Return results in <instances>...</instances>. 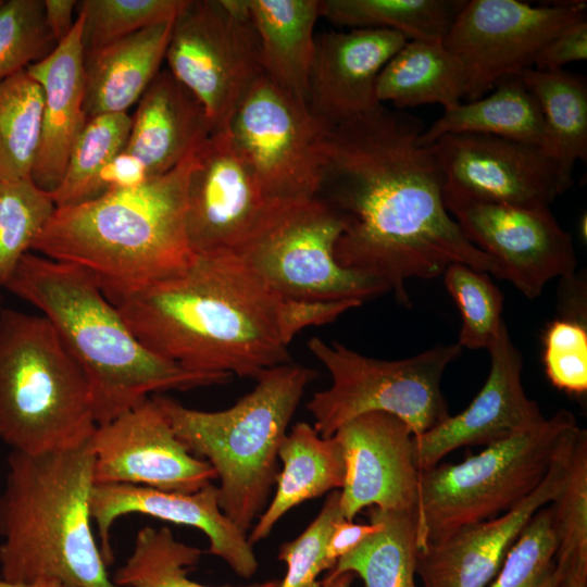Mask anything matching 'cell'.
Wrapping results in <instances>:
<instances>
[{"mask_svg":"<svg viewBox=\"0 0 587 587\" xmlns=\"http://www.w3.org/2000/svg\"><path fill=\"white\" fill-rule=\"evenodd\" d=\"M424 129L416 116L382 103L328 126L315 197L342 221L337 262L379 280L407 307L409 279L436 278L453 263L501 277L447 211L435 147L420 140Z\"/></svg>","mask_w":587,"mask_h":587,"instance_id":"cell-1","label":"cell"},{"mask_svg":"<svg viewBox=\"0 0 587 587\" xmlns=\"http://www.w3.org/2000/svg\"><path fill=\"white\" fill-rule=\"evenodd\" d=\"M280 300L238 254L213 253L113 304L146 348L179 367L255 378L290 362Z\"/></svg>","mask_w":587,"mask_h":587,"instance_id":"cell-2","label":"cell"},{"mask_svg":"<svg viewBox=\"0 0 587 587\" xmlns=\"http://www.w3.org/2000/svg\"><path fill=\"white\" fill-rule=\"evenodd\" d=\"M195 152L159 177L55 208L32 250L86 270L112 303L182 271L195 257L185 228Z\"/></svg>","mask_w":587,"mask_h":587,"instance_id":"cell-3","label":"cell"},{"mask_svg":"<svg viewBox=\"0 0 587 587\" xmlns=\"http://www.w3.org/2000/svg\"><path fill=\"white\" fill-rule=\"evenodd\" d=\"M5 288L41 311L82 366L98 425L155 392L232 379L188 372L150 351L91 274L77 265L28 252Z\"/></svg>","mask_w":587,"mask_h":587,"instance_id":"cell-4","label":"cell"},{"mask_svg":"<svg viewBox=\"0 0 587 587\" xmlns=\"http://www.w3.org/2000/svg\"><path fill=\"white\" fill-rule=\"evenodd\" d=\"M92 466L88 442L41 454L11 450L0 495L2 579L117 587L91 529Z\"/></svg>","mask_w":587,"mask_h":587,"instance_id":"cell-5","label":"cell"},{"mask_svg":"<svg viewBox=\"0 0 587 587\" xmlns=\"http://www.w3.org/2000/svg\"><path fill=\"white\" fill-rule=\"evenodd\" d=\"M316 375L315 370L291 362L270 367L255 377L250 392L214 412L152 396L189 452L214 469L220 507L246 534L266 508L278 473L279 447Z\"/></svg>","mask_w":587,"mask_h":587,"instance_id":"cell-6","label":"cell"},{"mask_svg":"<svg viewBox=\"0 0 587 587\" xmlns=\"http://www.w3.org/2000/svg\"><path fill=\"white\" fill-rule=\"evenodd\" d=\"M97 426L88 379L50 321L0 310V439L26 454L60 452Z\"/></svg>","mask_w":587,"mask_h":587,"instance_id":"cell-7","label":"cell"},{"mask_svg":"<svg viewBox=\"0 0 587 587\" xmlns=\"http://www.w3.org/2000/svg\"><path fill=\"white\" fill-rule=\"evenodd\" d=\"M580 427L564 409L460 463L420 471L415 522L419 547L497 517L526 499Z\"/></svg>","mask_w":587,"mask_h":587,"instance_id":"cell-8","label":"cell"},{"mask_svg":"<svg viewBox=\"0 0 587 587\" xmlns=\"http://www.w3.org/2000/svg\"><path fill=\"white\" fill-rule=\"evenodd\" d=\"M308 348L332 376V385L315 392L307 403L314 428L324 438L369 412L399 417L414 436L450 415L441 379L446 369L462 353L463 348L457 342L434 346L399 360L366 357L319 337L311 338Z\"/></svg>","mask_w":587,"mask_h":587,"instance_id":"cell-9","label":"cell"},{"mask_svg":"<svg viewBox=\"0 0 587 587\" xmlns=\"http://www.w3.org/2000/svg\"><path fill=\"white\" fill-rule=\"evenodd\" d=\"M340 216L317 198L280 202L237 253L279 297L364 302L389 291L379 280L342 267L335 247Z\"/></svg>","mask_w":587,"mask_h":587,"instance_id":"cell-10","label":"cell"},{"mask_svg":"<svg viewBox=\"0 0 587 587\" xmlns=\"http://www.w3.org/2000/svg\"><path fill=\"white\" fill-rule=\"evenodd\" d=\"M168 71L202 104L213 133L226 129L263 75L248 0H187L173 21Z\"/></svg>","mask_w":587,"mask_h":587,"instance_id":"cell-11","label":"cell"},{"mask_svg":"<svg viewBox=\"0 0 587 587\" xmlns=\"http://www.w3.org/2000/svg\"><path fill=\"white\" fill-rule=\"evenodd\" d=\"M226 129L268 197L282 201L316 197L327 126L307 104L261 75Z\"/></svg>","mask_w":587,"mask_h":587,"instance_id":"cell-12","label":"cell"},{"mask_svg":"<svg viewBox=\"0 0 587 587\" xmlns=\"http://www.w3.org/2000/svg\"><path fill=\"white\" fill-rule=\"evenodd\" d=\"M586 1H466L442 39L463 70L465 98L477 100L504 78L533 67L553 36L586 21Z\"/></svg>","mask_w":587,"mask_h":587,"instance_id":"cell-13","label":"cell"},{"mask_svg":"<svg viewBox=\"0 0 587 587\" xmlns=\"http://www.w3.org/2000/svg\"><path fill=\"white\" fill-rule=\"evenodd\" d=\"M282 200L268 197L227 129L196 150L186 185L185 228L195 254L237 253Z\"/></svg>","mask_w":587,"mask_h":587,"instance_id":"cell-14","label":"cell"},{"mask_svg":"<svg viewBox=\"0 0 587 587\" xmlns=\"http://www.w3.org/2000/svg\"><path fill=\"white\" fill-rule=\"evenodd\" d=\"M466 238L492 258L501 279L529 299L553 278L574 276L577 258L571 235L550 207H519L442 196Z\"/></svg>","mask_w":587,"mask_h":587,"instance_id":"cell-15","label":"cell"},{"mask_svg":"<svg viewBox=\"0 0 587 587\" xmlns=\"http://www.w3.org/2000/svg\"><path fill=\"white\" fill-rule=\"evenodd\" d=\"M442 196L519 207H550L570 187L541 147L482 134H448L433 142Z\"/></svg>","mask_w":587,"mask_h":587,"instance_id":"cell-16","label":"cell"},{"mask_svg":"<svg viewBox=\"0 0 587 587\" xmlns=\"http://www.w3.org/2000/svg\"><path fill=\"white\" fill-rule=\"evenodd\" d=\"M88 447L93 457V484L191 494L217 478L211 464L190 453L177 438L152 397L98 425Z\"/></svg>","mask_w":587,"mask_h":587,"instance_id":"cell-17","label":"cell"},{"mask_svg":"<svg viewBox=\"0 0 587 587\" xmlns=\"http://www.w3.org/2000/svg\"><path fill=\"white\" fill-rule=\"evenodd\" d=\"M334 436L341 445L346 475L339 497L345 520L364 509L415 512L420 470L413 433L399 417L369 412L344 424Z\"/></svg>","mask_w":587,"mask_h":587,"instance_id":"cell-18","label":"cell"},{"mask_svg":"<svg viewBox=\"0 0 587 587\" xmlns=\"http://www.w3.org/2000/svg\"><path fill=\"white\" fill-rule=\"evenodd\" d=\"M487 350L490 370L470 405L429 430L413 436L414 458L420 471L436 465L459 448L491 445L546 419L538 403L525 394L523 357L512 342L505 323Z\"/></svg>","mask_w":587,"mask_h":587,"instance_id":"cell-19","label":"cell"},{"mask_svg":"<svg viewBox=\"0 0 587 587\" xmlns=\"http://www.w3.org/2000/svg\"><path fill=\"white\" fill-rule=\"evenodd\" d=\"M89 509L108 566L114 562L111 545L114 521L139 513L200 529L210 541L207 552L221 558L242 578H251L258 571L259 562L247 534L223 513L218 488L212 483L191 494L129 484H93Z\"/></svg>","mask_w":587,"mask_h":587,"instance_id":"cell-20","label":"cell"},{"mask_svg":"<svg viewBox=\"0 0 587 587\" xmlns=\"http://www.w3.org/2000/svg\"><path fill=\"white\" fill-rule=\"evenodd\" d=\"M578 432L554 459L539 486L520 504L419 548L416 575L422 586L487 587L533 515L559 492Z\"/></svg>","mask_w":587,"mask_h":587,"instance_id":"cell-21","label":"cell"},{"mask_svg":"<svg viewBox=\"0 0 587 587\" xmlns=\"http://www.w3.org/2000/svg\"><path fill=\"white\" fill-rule=\"evenodd\" d=\"M407 41L400 33L378 28L316 35L307 100L311 113L334 126L375 108L377 77Z\"/></svg>","mask_w":587,"mask_h":587,"instance_id":"cell-22","label":"cell"},{"mask_svg":"<svg viewBox=\"0 0 587 587\" xmlns=\"http://www.w3.org/2000/svg\"><path fill=\"white\" fill-rule=\"evenodd\" d=\"M83 18L76 15L71 33L27 73L43 93L41 129L30 178L52 193L60 185L71 151L84 129L85 70Z\"/></svg>","mask_w":587,"mask_h":587,"instance_id":"cell-23","label":"cell"},{"mask_svg":"<svg viewBox=\"0 0 587 587\" xmlns=\"http://www.w3.org/2000/svg\"><path fill=\"white\" fill-rule=\"evenodd\" d=\"M212 133L199 100L168 70H162L138 101L122 152L151 179L179 165Z\"/></svg>","mask_w":587,"mask_h":587,"instance_id":"cell-24","label":"cell"},{"mask_svg":"<svg viewBox=\"0 0 587 587\" xmlns=\"http://www.w3.org/2000/svg\"><path fill=\"white\" fill-rule=\"evenodd\" d=\"M172 22L157 24L85 52V113H126L161 71Z\"/></svg>","mask_w":587,"mask_h":587,"instance_id":"cell-25","label":"cell"},{"mask_svg":"<svg viewBox=\"0 0 587 587\" xmlns=\"http://www.w3.org/2000/svg\"><path fill=\"white\" fill-rule=\"evenodd\" d=\"M278 460L276 492L248 539L251 545L267 538L278 521L292 508L344 486L346 464L338 439L322 437L314 426L298 422L285 436Z\"/></svg>","mask_w":587,"mask_h":587,"instance_id":"cell-26","label":"cell"},{"mask_svg":"<svg viewBox=\"0 0 587 587\" xmlns=\"http://www.w3.org/2000/svg\"><path fill=\"white\" fill-rule=\"evenodd\" d=\"M263 75L307 104L320 0H248Z\"/></svg>","mask_w":587,"mask_h":587,"instance_id":"cell-27","label":"cell"},{"mask_svg":"<svg viewBox=\"0 0 587 587\" xmlns=\"http://www.w3.org/2000/svg\"><path fill=\"white\" fill-rule=\"evenodd\" d=\"M375 96L397 110L422 104L448 110L465 97V76L442 40H408L379 73Z\"/></svg>","mask_w":587,"mask_h":587,"instance_id":"cell-28","label":"cell"},{"mask_svg":"<svg viewBox=\"0 0 587 587\" xmlns=\"http://www.w3.org/2000/svg\"><path fill=\"white\" fill-rule=\"evenodd\" d=\"M448 134L491 135L545 150L547 145L541 109L519 75L498 83L488 97L444 110L441 116L424 129L420 140L430 145Z\"/></svg>","mask_w":587,"mask_h":587,"instance_id":"cell-29","label":"cell"},{"mask_svg":"<svg viewBox=\"0 0 587 587\" xmlns=\"http://www.w3.org/2000/svg\"><path fill=\"white\" fill-rule=\"evenodd\" d=\"M536 98L547 130V152L571 187L577 161H587V84L582 75L534 67L519 74Z\"/></svg>","mask_w":587,"mask_h":587,"instance_id":"cell-30","label":"cell"},{"mask_svg":"<svg viewBox=\"0 0 587 587\" xmlns=\"http://www.w3.org/2000/svg\"><path fill=\"white\" fill-rule=\"evenodd\" d=\"M376 533L340 558L323 579L346 572L358 575L365 587H416L419 539L414 512L367 509Z\"/></svg>","mask_w":587,"mask_h":587,"instance_id":"cell-31","label":"cell"},{"mask_svg":"<svg viewBox=\"0 0 587 587\" xmlns=\"http://www.w3.org/2000/svg\"><path fill=\"white\" fill-rule=\"evenodd\" d=\"M463 0H320V15L351 28L389 29L408 40H442Z\"/></svg>","mask_w":587,"mask_h":587,"instance_id":"cell-32","label":"cell"},{"mask_svg":"<svg viewBox=\"0 0 587 587\" xmlns=\"http://www.w3.org/2000/svg\"><path fill=\"white\" fill-rule=\"evenodd\" d=\"M558 315L542 335V363L550 383L564 392L587 391V291L576 274L561 279Z\"/></svg>","mask_w":587,"mask_h":587,"instance_id":"cell-33","label":"cell"},{"mask_svg":"<svg viewBox=\"0 0 587 587\" xmlns=\"http://www.w3.org/2000/svg\"><path fill=\"white\" fill-rule=\"evenodd\" d=\"M202 551L177 540L166 526H145L135 538L132 553L114 573L117 587H279L277 579L243 586H208L189 578Z\"/></svg>","mask_w":587,"mask_h":587,"instance_id":"cell-34","label":"cell"},{"mask_svg":"<svg viewBox=\"0 0 587 587\" xmlns=\"http://www.w3.org/2000/svg\"><path fill=\"white\" fill-rule=\"evenodd\" d=\"M132 125L127 113L89 117L78 136L58 188L51 193L57 208L75 205L100 195L104 171L123 151Z\"/></svg>","mask_w":587,"mask_h":587,"instance_id":"cell-35","label":"cell"},{"mask_svg":"<svg viewBox=\"0 0 587 587\" xmlns=\"http://www.w3.org/2000/svg\"><path fill=\"white\" fill-rule=\"evenodd\" d=\"M42 104V89L26 70L0 80V180L30 177Z\"/></svg>","mask_w":587,"mask_h":587,"instance_id":"cell-36","label":"cell"},{"mask_svg":"<svg viewBox=\"0 0 587 587\" xmlns=\"http://www.w3.org/2000/svg\"><path fill=\"white\" fill-rule=\"evenodd\" d=\"M55 208L52 195L30 177L0 180V287L33 249Z\"/></svg>","mask_w":587,"mask_h":587,"instance_id":"cell-37","label":"cell"},{"mask_svg":"<svg viewBox=\"0 0 587 587\" xmlns=\"http://www.w3.org/2000/svg\"><path fill=\"white\" fill-rule=\"evenodd\" d=\"M550 507L558 544L554 564L563 574L571 566L587 564V433L583 428Z\"/></svg>","mask_w":587,"mask_h":587,"instance_id":"cell-38","label":"cell"},{"mask_svg":"<svg viewBox=\"0 0 587 587\" xmlns=\"http://www.w3.org/2000/svg\"><path fill=\"white\" fill-rule=\"evenodd\" d=\"M444 284L461 314L458 345L487 349L504 323V297L488 273L453 263L444 274Z\"/></svg>","mask_w":587,"mask_h":587,"instance_id":"cell-39","label":"cell"},{"mask_svg":"<svg viewBox=\"0 0 587 587\" xmlns=\"http://www.w3.org/2000/svg\"><path fill=\"white\" fill-rule=\"evenodd\" d=\"M187 0H83L77 1L82 16L84 52L105 46L143 28L172 22Z\"/></svg>","mask_w":587,"mask_h":587,"instance_id":"cell-40","label":"cell"},{"mask_svg":"<svg viewBox=\"0 0 587 587\" xmlns=\"http://www.w3.org/2000/svg\"><path fill=\"white\" fill-rule=\"evenodd\" d=\"M54 47L43 0L0 1V80L46 58Z\"/></svg>","mask_w":587,"mask_h":587,"instance_id":"cell-41","label":"cell"},{"mask_svg":"<svg viewBox=\"0 0 587 587\" xmlns=\"http://www.w3.org/2000/svg\"><path fill=\"white\" fill-rule=\"evenodd\" d=\"M557 548L552 510L545 505L526 524L487 587H540L555 565Z\"/></svg>","mask_w":587,"mask_h":587,"instance_id":"cell-42","label":"cell"},{"mask_svg":"<svg viewBox=\"0 0 587 587\" xmlns=\"http://www.w3.org/2000/svg\"><path fill=\"white\" fill-rule=\"evenodd\" d=\"M340 491L328 494L320 513L294 540L284 542L278 560L286 564L279 587H322L319 576L327 571L325 547L334 524L344 519L339 504Z\"/></svg>","mask_w":587,"mask_h":587,"instance_id":"cell-43","label":"cell"},{"mask_svg":"<svg viewBox=\"0 0 587 587\" xmlns=\"http://www.w3.org/2000/svg\"><path fill=\"white\" fill-rule=\"evenodd\" d=\"M360 300H302L282 298L278 305L277 326L282 341L288 347L303 328L335 321L342 313L360 307Z\"/></svg>","mask_w":587,"mask_h":587,"instance_id":"cell-44","label":"cell"},{"mask_svg":"<svg viewBox=\"0 0 587 587\" xmlns=\"http://www.w3.org/2000/svg\"><path fill=\"white\" fill-rule=\"evenodd\" d=\"M587 59V22L572 24L553 36L534 60L536 70L558 71Z\"/></svg>","mask_w":587,"mask_h":587,"instance_id":"cell-45","label":"cell"},{"mask_svg":"<svg viewBox=\"0 0 587 587\" xmlns=\"http://www.w3.org/2000/svg\"><path fill=\"white\" fill-rule=\"evenodd\" d=\"M378 528V523L373 521L365 524L345 519L337 521L332 528L325 547L327 571H330L340 558L359 547Z\"/></svg>","mask_w":587,"mask_h":587,"instance_id":"cell-46","label":"cell"},{"mask_svg":"<svg viewBox=\"0 0 587 587\" xmlns=\"http://www.w3.org/2000/svg\"><path fill=\"white\" fill-rule=\"evenodd\" d=\"M76 7L75 0H43L45 22L55 46L71 33Z\"/></svg>","mask_w":587,"mask_h":587,"instance_id":"cell-47","label":"cell"},{"mask_svg":"<svg viewBox=\"0 0 587 587\" xmlns=\"http://www.w3.org/2000/svg\"><path fill=\"white\" fill-rule=\"evenodd\" d=\"M559 587H587V564H578L565 570Z\"/></svg>","mask_w":587,"mask_h":587,"instance_id":"cell-48","label":"cell"},{"mask_svg":"<svg viewBox=\"0 0 587 587\" xmlns=\"http://www.w3.org/2000/svg\"><path fill=\"white\" fill-rule=\"evenodd\" d=\"M354 576V574L346 572L330 579H322V587H351Z\"/></svg>","mask_w":587,"mask_h":587,"instance_id":"cell-49","label":"cell"},{"mask_svg":"<svg viewBox=\"0 0 587 587\" xmlns=\"http://www.w3.org/2000/svg\"><path fill=\"white\" fill-rule=\"evenodd\" d=\"M0 587H67L60 582L53 579H41L32 584L10 583L0 577Z\"/></svg>","mask_w":587,"mask_h":587,"instance_id":"cell-50","label":"cell"},{"mask_svg":"<svg viewBox=\"0 0 587 587\" xmlns=\"http://www.w3.org/2000/svg\"><path fill=\"white\" fill-rule=\"evenodd\" d=\"M562 579V573L555 567L549 573L540 587H559Z\"/></svg>","mask_w":587,"mask_h":587,"instance_id":"cell-51","label":"cell"},{"mask_svg":"<svg viewBox=\"0 0 587 587\" xmlns=\"http://www.w3.org/2000/svg\"><path fill=\"white\" fill-rule=\"evenodd\" d=\"M579 233L584 239L586 238V215L584 214L579 221Z\"/></svg>","mask_w":587,"mask_h":587,"instance_id":"cell-52","label":"cell"}]
</instances>
